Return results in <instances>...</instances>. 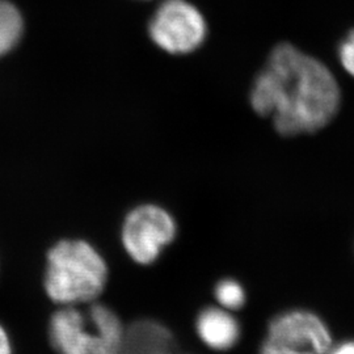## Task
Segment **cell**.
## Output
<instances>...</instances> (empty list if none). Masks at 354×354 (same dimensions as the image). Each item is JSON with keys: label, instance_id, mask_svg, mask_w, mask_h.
Listing matches in <instances>:
<instances>
[{"label": "cell", "instance_id": "11", "mask_svg": "<svg viewBox=\"0 0 354 354\" xmlns=\"http://www.w3.org/2000/svg\"><path fill=\"white\" fill-rule=\"evenodd\" d=\"M327 354H354V339H344L339 342H333Z\"/></svg>", "mask_w": 354, "mask_h": 354}, {"label": "cell", "instance_id": "6", "mask_svg": "<svg viewBox=\"0 0 354 354\" xmlns=\"http://www.w3.org/2000/svg\"><path fill=\"white\" fill-rule=\"evenodd\" d=\"M175 236L174 218L156 205H142L130 212L122 227L127 252L142 266L152 264Z\"/></svg>", "mask_w": 354, "mask_h": 354}, {"label": "cell", "instance_id": "4", "mask_svg": "<svg viewBox=\"0 0 354 354\" xmlns=\"http://www.w3.org/2000/svg\"><path fill=\"white\" fill-rule=\"evenodd\" d=\"M333 342L324 317L308 308H290L270 319L259 354H327Z\"/></svg>", "mask_w": 354, "mask_h": 354}, {"label": "cell", "instance_id": "2", "mask_svg": "<svg viewBox=\"0 0 354 354\" xmlns=\"http://www.w3.org/2000/svg\"><path fill=\"white\" fill-rule=\"evenodd\" d=\"M106 281V263L87 241H59L48 253L45 290L54 304H92Z\"/></svg>", "mask_w": 354, "mask_h": 354}, {"label": "cell", "instance_id": "9", "mask_svg": "<svg viewBox=\"0 0 354 354\" xmlns=\"http://www.w3.org/2000/svg\"><path fill=\"white\" fill-rule=\"evenodd\" d=\"M214 297L218 304L228 311L241 310L245 304V290L238 281L225 279L219 281L214 288Z\"/></svg>", "mask_w": 354, "mask_h": 354}, {"label": "cell", "instance_id": "8", "mask_svg": "<svg viewBox=\"0 0 354 354\" xmlns=\"http://www.w3.org/2000/svg\"><path fill=\"white\" fill-rule=\"evenodd\" d=\"M24 21L20 11L8 0H0V58L12 50L23 36Z\"/></svg>", "mask_w": 354, "mask_h": 354}, {"label": "cell", "instance_id": "5", "mask_svg": "<svg viewBox=\"0 0 354 354\" xmlns=\"http://www.w3.org/2000/svg\"><path fill=\"white\" fill-rule=\"evenodd\" d=\"M152 41L171 54H188L201 44L206 36L203 13L185 0H165L153 13L150 21Z\"/></svg>", "mask_w": 354, "mask_h": 354}, {"label": "cell", "instance_id": "1", "mask_svg": "<svg viewBox=\"0 0 354 354\" xmlns=\"http://www.w3.org/2000/svg\"><path fill=\"white\" fill-rule=\"evenodd\" d=\"M342 88L333 71L291 44H279L269 54L253 82V111L270 118L283 137L314 134L336 118Z\"/></svg>", "mask_w": 354, "mask_h": 354}, {"label": "cell", "instance_id": "3", "mask_svg": "<svg viewBox=\"0 0 354 354\" xmlns=\"http://www.w3.org/2000/svg\"><path fill=\"white\" fill-rule=\"evenodd\" d=\"M49 340L58 354H121L125 329L104 304H92L88 315L76 306H62L50 317Z\"/></svg>", "mask_w": 354, "mask_h": 354}, {"label": "cell", "instance_id": "12", "mask_svg": "<svg viewBox=\"0 0 354 354\" xmlns=\"http://www.w3.org/2000/svg\"><path fill=\"white\" fill-rule=\"evenodd\" d=\"M0 354H12V345L8 333L0 326Z\"/></svg>", "mask_w": 354, "mask_h": 354}, {"label": "cell", "instance_id": "7", "mask_svg": "<svg viewBox=\"0 0 354 354\" xmlns=\"http://www.w3.org/2000/svg\"><path fill=\"white\" fill-rule=\"evenodd\" d=\"M196 330L200 340L214 351L232 349L241 340V324L238 319L223 307L207 306L196 319Z\"/></svg>", "mask_w": 354, "mask_h": 354}, {"label": "cell", "instance_id": "10", "mask_svg": "<svg viewBox=\"0 0 354 354\" xmlns=\"http://www.w3.org/2000/svg\"><path fill=\"white\" fill-rule=\"evenodd\" d=\"M337 58L342 70L354 77V29L342 38L337 50Z\"/></svg>", "mask_w": 354, "mask_h": 354}]
</instances>
